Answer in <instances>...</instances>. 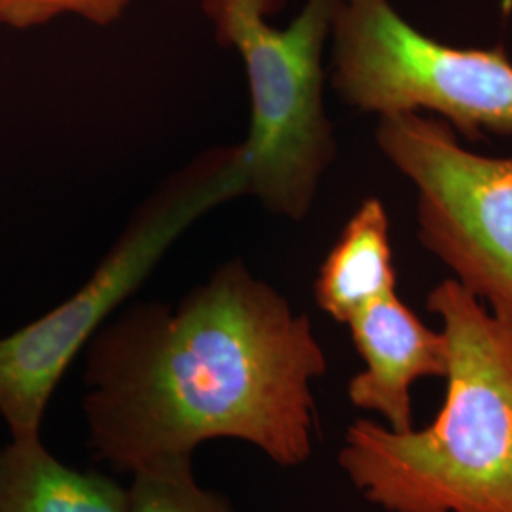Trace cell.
Segmentation results:
<instances>
[{"label": "cell", "mask_w": 512, "mask_h": 512, "mask_svg": "<svg viewBox=\"0 0 512 512\" xmlns=\"http://www.w3.org/2000/svg\"><path fill=\"white\" fill-rule=\"evenodd\" d=\"M86 348L90 448L118 473L188 467L213 439L245 440L279 467L313 454L325 351L310 319L241 260L177 306H131Z\"/></svg>", "instance_id": "cell-1"}, {"label": "cell", "mask_w": 512, "mask_h": 512, "mask_svg": "<svg viewBox=\"0 0 512 512\" xmlns=\"http://www.w3.org/2000/svg\"><path fill=\"white\" fill-rule=\"evenodd\" d=\"M427 308L448 348L439 416L408 431L351 423L340 467L387 512H512V323L456 279Z\"/></svg>", "instance_id": "cell-2"}, {"label": "cell", "mask_w": 512, "mask_h": 512, "mask_svg": "<svg viewBox=\"0 0 512 512\" xmlns=\"http://www.w3.org/2000/svg\"><path fill=\"white\" fill-rule=\"evenodd\" d=\"M338 0H308L285 27L270 23L285 0H202L220 46L245 65L251 126L241 143L247 194L302 220L336 156L325 103L323 52Z\"/></svg>", "instance_id": "cell-3"}, {"label": "cell", "mask_w": 512, "mask_h": 512, "mask_svg": "<svg viewBox=\"0 0 512 512\" xmlns=\"http://www.w3.org/2000/svg\"><path fill=\"white\" fill-rule=\"evenodd\" d=\"M241 194H247L241 147L203 152L148 198L73 296L0 340V414L12 440L40 439L46 406L78 353L192 222Z\"/></svg>", "instance_id": "cell-4"}, {"label": "cell", "mask_w": 512, "mask_h": 512, "mask_svg": "<svg viewBox=\"0 0 512 512\" xmlns=\"http://www.w3.org/2000/svg\"><path fill=\"white\" fill-rule=\"evenodd\" d=\"M332 88L380 118L427 110L469 139L512 135V61L423 35L389 0H338L332 19Z\"/></svg>", "instance_id": "cell-5"}, {"label": "cell", "mask_w": 512, "mask_h": 512, "mask_svg": "<svg viewBox=\"0 0 512 512\" xmlns=\"http://www.w3.org/2000/svg\"><path fill=\"white\" fill-rule=\"evenodd\" d=\"M376 141L418 190L421 243L512 323V158L467 150L452 126L420 112L382 116Z\"/></svg>", "instance_id": "cell-6"}, {"label": "cell", "mask_w": 512, "mask_h": 512, "mask_svg": "<svg viewBox=\"0 0 512 512\" xmlns=\"http://www.w3.org/2000/svg\"><path fill=\"white\" fill-rule=\"evenodd\" d=\"M365 370L348 384L355 408L378 414L385 427H414L412 387L425 378H444L448 348L442 330L427 327L395 293L372 302L348 323Z\"/></svg>", "instance_id": "cell-7"}, {"label": "cell", "mask_w": 512, "mask_h": 512, "mask_svg": "<svg viewBox=\"0 0 512 512\" xmlns=\"http://www.w3.org/2000/svg\"><path fill=\"white\" fill-rule=\"evenodd\" d=\"M128 488L54 458L40 439L0 450V512H128Z\"/></svg>", "instance_id": "cell-8"}, {"label": "cell", "mask_w": 512, "mask_h": 512, "mask_svg": "<svg viewBox=\"0 0 512 512\" xmlns=\"http://www.w3.org/2000/svg\"><path fill=\"white\" fill-rule=\"evenodd\" d=\"M397 274L384 203L359 205L330 249L313 285L315 302L338 323H346L372 302L395 293Z\"/></svg>", "instance_id": "cell-9"}, {"label": "cell", "mask_w": 512, "mask_h": 512, "mask_svg": "<svg viewBox=\"0 0 512 512\" xmlns=\"http://www.w3.org/2000/svg\"><path fill=\"white\" fill-rule=\"evenodd\" d=\"M128 512H236L222 495L202 488L192 465L133 475Z\"/></svg>", "instance_id": "cell-10"}, {"label": "cell", "mask_w": 512, "mask_h": 512, "mask_svg": "<svg viewBox=\"0 0 512 512\" xmlns=\"http://www.w3.org/2000/svg\"><path fill=\"white\" fill-rule=\"evenodd\" d=\"M133 0H0V25L25 31L73 14L107 27L124 16Z\"/></svg>", "instance_id": "cell-11"}]
</instances>
